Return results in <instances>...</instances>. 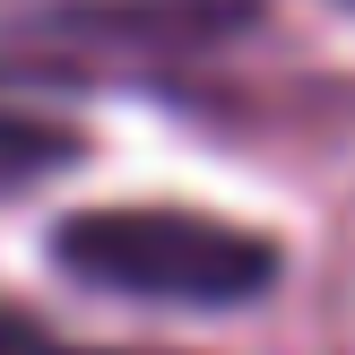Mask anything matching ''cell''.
<instances>
[{
    "mask_svg": "<svg viewBox=\"0 0 355 355\" xmlns=\"http://www.w3.org/2000/svg\"><path fill=\"white\" fill-rule=\"evenodd\" d=\"M0 355H139V347H78V338H61V329H44L35 312L0 304Z\"/></svg>",
    "mask_w": 355,
    "mask_h": 355,
    "instance_id": "cell-4",
    "label": "cell"
},
{
    "mask_svg": "<svg viewBox=\"0 0 355 355\" xmlns=\"http://www.w3.org/2000/svg\"><path fill=\"white\" fill-rule=\"evenodd\" d=\"M78 156H87V130H78V121L0 104V191H26V182H44V173L78 165Z\"/></svg>",
    "mask_w": 355,
    "mask_h": 355,
    "instance_id": "cell-3",
    "label": "cell"
},
{
    "mask_svg": "<svg viewBox=\"0 0 355 355\" xmlns=\"http://www.w3.org/2000/svg\"><path fill=\"white\" fill-rule=\"evenodd\" d=\"M44 252L61 277L96 295L173 304V312H243L286 277L277 234L200 217V208H69Z\"/></svg>",
    "mask_w": 355,
    "mask_h": 355,
    "instance_id": "cell-1",
    "label": "cell"
},
{
    "mask_svg": "<svg viewBox=\"0 0 355 355\" xmlns=\"http://www.w3.org/2000/svg\"><path fill=\"white\" fill-rule=\"evenodd\" d=\"M269 17V0H52L26 26L52 44H234Z\"/></svg>",
    "mask_w": 355,
    "mask_h": 355,
    "instance_id": "cell-2",
    "label": "cell"
}]
</instances>
